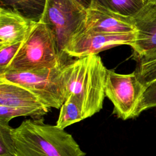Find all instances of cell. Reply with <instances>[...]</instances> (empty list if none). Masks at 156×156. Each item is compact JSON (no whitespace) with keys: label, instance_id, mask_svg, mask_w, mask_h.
Returning a JSON list of instances; mask_svg holds the SVG:
<instances>
[{"label":"cell","instance_id":"cell-14","mask_svg":"<svg viewBox=\"0 0 156 156\" xmlns=\"http://www.w3.org/2000/svg\"><path fill=\"white\" fill-rule=\"evenodd\" d=\"M137 60L138 65L135 72L138 80L146 88L156 80V49Z\"/></svg>","mask_w":156,"mask_h":156},{"label":"cell","instance_id":"cell-20","mask_svg":"<svg viewBox=\"0 0 156 156\" xmlns=\"http://www.w3.org/2000/svg\"><path fill=\"white\" fill-rule=\"evenodd\" d=\"M147 4H156V0H146Z\"/></svg>","mask_w":156,"mask_h":156},{"label":"cell","instance_id":"cell-16","mask_svg":"<svg viewBox=\"0 0 156 156\" xmlns=\"http://www.w3.org/2000/svg\"><path fill=\"white\" fill-rule=\"evenodd\" d=\"M12 130L9 124H0V156H16Z\"/></svg>","mask_w":156,"mask_h":156},{"label":"cell","instance_id":"cell-10","mask_svg":"<svg viewBox=\"0 0 156 156\" xmlns=\"http://www.w3.org/2000/svg\"><path fill=\"white\" fill-rule=\"evenodd\" d=\"M132 19L136 38L130 46L138 58L156 49V4H147Z\"/></svg>","mask_w":156,"mask_h":156},{"label":"cell","instance_id":"cell-11","mask_svg":"<svg viewBox=\"0 0 156 156\" xmlns=\"http://www.w3.org/2000/svg\"><path fill=\"white\" fill-rule=\"evenodd\" d=\"M37 22L16 10L0 7V48L22 43Z\"/></svg>","mask_w":156,"mask_h":156},{"label":"cell","instance_id":"cell-19","mask_svg":"<svg viewBox=\"0 0 156 156\" xmlns=\"http://www.w3.org/2000/svg\"><path fill=\"white\" fill-rule=\"evenodd\" d=\"M80 5H81L85 10L89 8L93 4L98 3L108 8L107 4L105 0H75Z\"/></svg>","mask_w":156,"mask_h":156},{"label":"cell","instance_id":"cell-5","mask_svg":"<svg viewBox=\"0 0 156 156\" xmlns=\"http://www.w3.org/2000/svg\"><path fill=\"white\" fill-rule=\"evenodd\" d=\"M86 10L75 0H46L40 20L54 35L61 54L72 35L83 26Z\"/></svg>","mask_w":156,"mask_h":156},{"label":"cell","instance_id":"cell-3","mask_svg":"<svg viewBox=\"0 0 156 156\" xmlns=\"http://www.w3.org/2000/svg\"><path fill=\"white\" fill-rule=\"evenodd\" d=\"M64 56L59 51L52 30L46 24L39 21L22 42L5 72L56 67L65 64Z\"/></svg>","mask_w":156,"mask_h":156},{"label":"cell","instance_id":"cell-8","mask_svg":"<svg viewBox=\"0 0 156 156\" xmlns=\"http://www.w3.org/2000/svg\"><path fill=\"white\" fill-rule=\"evenodd\" d=\"M136 32L107 34L90 30L83 26L69 40L64 54L72 57L82 58L119 45L131 46L135 41Z\"/></svg>","mask_w":156,"mask_h":156},{"label":"cell","instance_id":"cell-6","mask_svg":"<svg viewBox=\"0 0 156 156\" xmlns=\"http://www.w3.org/2000/svg\"><path fill=\"white\" fill-rule=\"evenodd\" d=\"M146 88L135 71L121 74L107 69L105 94L114 105L113 113L122 120L134 118V114Z\"/></svg>","mask_w":156,"mask_h":156},{"label":"cell","instance_id":"cell-9","mask_svg":"<svg viewBox=\"0 0 156 156\" xmlns=\"http://www.w3.org/2000/svg\"><path fill=\"white\" fill-rule=\"evenodd\" d=\"M83 27L107 34L135 32L132 17L122 15L98 3L93 4L86 10Z\"/></svg>","mask_w":156,"mask_h":156},{"label":"cell","instance_id":"cell-2","mask_svg":"<svg viewBox=\"0 0 156 156\" xmlns=\"http://www.w3.org/2000/svg\"><path fill=\"white\" fill-rule=\"evenodd\" d=\"M107 71L98 54L79 58L63 67L66 97L73 94L77 98L84 119L102 108Z\"/></svg>","mask_w":156,"mask_h":156},{"label":"cell","instance_id":"cell-17","mask_svg":"<svg viewBox=\"0 0 156 156\" xmlns=\"http://www.w3.org/2000/svg\"><path fill=\"white\" fill-rule=\"evenodd\" d=\"M156 107V80L151 83L143 93L134 114V118L143 112Z\"/></svg>","mask_w":156,"mask_h":156},{"label":"cell","instance_id":"cell-13","mask_svg":"<svg viewBox=\"0 0 156 156\" xmlns=\"http://www.w3.org/2000/svg\"><path fill=\"white\" fill-rule=\"evenodd\" d=\"M83 119L84 118L79 101L73 94L67 96L65 102L60 107L55 125L60 129H65L66 127Z\"/></svg>","mask_w":156,"mask_h":156},{"label":"cell","instance_id":"cell-12","mask_svg":"<svg viewBox=\"0 0 156 156\" xmlns=\"http://www.w3.org/2000/svg\"><path fill=\"white\" fill-rule=\"evenodd\" d=\"M45 2L46 0H0V7L13 9L29 19L39 21Z\"/></svg>","mask_w":156,"mask_h":156},{"label":"cell","instance_id":"cell-7","mask_svg":"<svg viewBox=\"0 0 156 156\" xmlns=\"http://www.w3.org/2000/svg\"><path fill=\"white\" fill-rule=\"evenodd\" d=\"M49 108L29 90L18 85L0 82V124H9L18 116L40 119Z\"/></svg>","mask_w":156,"mask_h":156},{"label":"cell","instance_id":"cell-4","mask_svg":"<svg viewBox=\"0 0 156 156\" xmlns=\"http://www.w3.org/2000/svg\"><path fill=\"white\" fill-rule=\"evenodd\" d=\"M65 65L27 71H6L0 74V82L21 86L35 94L49 108H60L66 99Z\"/></svg>","mask_w":156,"mask_h":156},{"label":"cell","instance_id":"cell-1","mask_svg":"<svg viewBox=\"0 0 156 156\" xmlns=\"http://www.w3.org/2000/svg\"><path fill=\"white\" fill-rule=\"evenodd\" d=\"M16 156H85L73 136L43 118L23 121L13 128Z\"/></svg>","mask_w":156,"mask_h":156},{"label":"cell","instance_id":"cell-15","mask_svg":"<svg viewBox=\"0 0 156 156\" xmlns=\"http://www.w3.org/2000/svg\"><path fill=\"white\" fill-rule=\"evenodd\" d=\"M108 8L122 15L132 17L147 4L146 0H105Z\"/></svg>","mask_w":156,"mask_h":156},{"label":"cell","instance_id":"cell-18","mask_svg":"<svg viewBox=\"0 0 156 156\" xmlns=\"http://www.w3.org/2000/svg\"><path fill=\"white\" fill-rule=\"evenodd\" d=\"M21 44L18 43L0 48V74L4 73L8 68Z\"/></svg>","mask_w":156,"mask_h":156}]
</instances>
